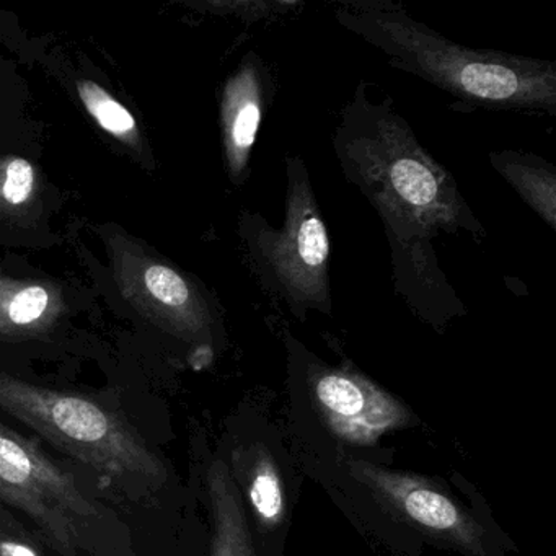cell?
Here are the masks:
<instances>
[{"label": "cell", "instance_id": "7a4b0ae2", "mask_svg": "<svg viewBox=\"0 0 556 556\" xmlns=\"http://www.w3.org/2000/svg\"><path fill=\"white\" fill-rule=\"evenodd\" d=\"M337 21L382 51L390 66L426 80L465 105L556 115L555 63L462 47L386 0L341 2Z\"/></svg>", "mask_w": 556, "mask_h": 556}, {"label": "cell", "instance_id": "4fadbf2b", "mask_svg": "<svg viewBox=\"0 0 556 556\" xmlns=\"http://www.w3.org/2000/svg\"><path fill=\"white\" fill-rule=\"evenodd\" d=\"M146 286L152 298L167 307L180 308L190 304V286L174 269L167 266L152 265L144 275Z\"/></svg>", "mask_w": 556, "mask_h": 556}, {"label": "cell", "instance_id": "277c9868", "mask_svg": "<svg viewBox=\"0 0 556 556\" xmlns=\"http://www.w3.org/2000/svg\"><path fill=\"white\" fill-rule=\"evenodd\" d=\"M0 409L118 483L157 488L167 478L164 462L141 435L116 413L86 396L0 374Z\"/></svg>", "mask_w": 556, "mask_h": 556}, {"label": "cell", "instance_id": "8fae6325", "mask_svg": "<svg viewBox=\"0 0 556 556\" xmlns=\"http://www.w3.org/2000/svg\"><path fill=\"white\" fill-rule=\"evenodd\" d=\"M233 465L260 526L263 529L278 527L286 516V496L275 458L263 445H253L236 452Z\"/></svg>", "mask_w": 556, "mask_h": 556}, {"label": "cell", "instance_id": "2e32d148", "mask_svg": "<svg viewBox=\"0 0 556 556\" xmlns=\"http://www.w3.org/2000/svg\"><path fill=\"white\" fill-rule=\"evenodd\" d=\"M0 556H40L30 542L18 536L0 535Z\"/></svg>", "mask_w": 556, "mask_h": 556}, {"label": "cell", "instance_id": "5bb4252c", "mask_svg": "<svg viewBox=\"0 0 556 556\" xmlns=\"http://www.w3.org/2000/svg\"><path fill=\"white\" fill-rule=\"evenodd\" d=\"M48 304H50V295L41 286H28L22 289L12 301L8 320L17 327L37 324L47 314Z\"/></svg>", "mask_w": 556, "mask_h": 556}, {"label": "cell", "instance_id": "3957f363", "mask_svg": "<svg viewBox=\"0 0 556 556\" xmlns=\"http://www.w3.org/2000/svg\"><path fill=\"white\" fill-rule=\"evenodd\" d=\"M285 223L269 226L258 213L240 219L250 269L260 286L278 298L295 318L308 312L333 314L330 289L331 242L315 198L307 165L299 155L286 157Z\"/></svg>", "mask_w": 556, "mask_h": 556}, {"label": "cell", "instance_id": "e0dca14e", "mask_svg": "<svg viewBox=\"0 0 556 556\" xmlns=\"http://www.w3.org/2000/svg\"><path fill=\"white\" fill-rule=\"evenodd\" d=\"M211 359H213V350L210 346H201L193 354L191 363H193L194 369H203L204 366L211 363Z\"/></svg>", "mask_w": 556, "mask_h": 556}, {"label": "cell", "instance_id": "8992f818", "mask_svg": "<svg viewBox=\"0 0 556 556\" xmlns=\"http://www.w3.org/2000/svg\"><path fill=\"white\" fill-rule=\"evenodd\" d=\"M351 475L396 516L470 555H484L483 527L444 491L418 475L350 462Z\"/></svg>", "mask_w": 556, "mask_h": 556}, {"label": "cell", "instance_id": "5b68a950", "mask_svg": "<svg viewBox=\"0 0 556 556\" xmlns=\"http://www.w3.org/2000/svg\"><path fill=\"white\" fill-rule=\"evenodd\" d=\"M0 501L27 514L61 556L76 555L83 530L100 517L99 507L73 475L4 425H0Z\"/></svg>", "mask_w": 556, "mask_h": 556}, {"label": "cell", "instance_id": "9a60e30c", "mask_svg": "<svg viewBox=\"0 0 556 556\" xmlns=\"http://www.w3.org/2000/svg\"><path fill=\"white\" fill-rule=\"evenodd\" d=\"M34 167L25 159H15L8 167L4 197L11 204H22L30 197L34 188Z\"/></svg>", "mask_w": 556, "mask_h": 556}, {"label": "cell", "instance_id": "30bf717a", "mask_svg": "<svg viewBox=\"0 0 556 556\" xmlns=\"http://www.w3.org/2000/svg\"><path fill=\"white\" fill-rule=\"evenodd\" d=\"M490 162L520 200L555 230L556 168L542 157L516 151L491 152Z\"/></svg>", "mask_w": 556, "mask_h": 556}, {"label": "cell", "instance_id": "ba28073f", "mask_svg": "<svg viewBox=\"0 0 556 556\" xmlns=\"http://www.w3.org/2000/svg\"><path fill=\"white\" fill-rule=\"evenodd\" d=\"M271 96L268 66L250 51L227 80L220 103L227 170L237 185L245 184L249 178L250 159Z\"/></svg>", "mask_w": 556, "mask_h": 556}, {"label": "cell", "instance_id": "52a82bcc", "mask_svg": "<svg viewBox=\"0 0 556 556\" xmlns=\"http://www.w3.org/2000/svg\"><path fill=\"white\" fill-rule=\"evenodd\" d=\"M311 383L325 425L350 444H374L412 421L402 402L353 370L315 366Z\"/></svg>", "mask_w": 556, "mask_h": 556}, {"label": "cell", "instance_id": "6da1fadb", "mask_svg": "<svg viewBox=\"0 0 556 556\" xmlns=\"http://www.w3.org/2000/svg\"><path fill=\"white\" fill-rule=\"evenodd\" d=\"M341 172L369 201L386 229L396 294L429 324L465 314L439 268L432 240L484 236L457 181L416 139L389 96L361 80L333 132Z\"/></svg>", "mask_w": 556, "mask_h": 556}, {"label": "cell", "instance_id": "7c38bea8", "mask_svg": "<svg viewBox=\"0 0 556 556\" xmlns=\"http://www.w3.org/2000/svg\"><path fill=\"white\" fill-rule=\"evenodd\" d=\"M80 99L86 103L90 115L110 135L126 136L136 129V119L122 103L109 96L92 80H83L77 86Z\"/></svg>", "mask_w": 556, "mask_h": 556}, {"label": "cell", "instance_id": "9c48e42d", "mask_svg": "<svg viewBox=\"0 0 556 556\" xmlns=\"http://www.w3.org/2000/svg\"><path fill=\"white\" fill-rule=\"evenodd\" d=\"M207 490L214 517L213 556H255L239 488L224 462L211 465Z\"/></svg>", "mask_w": 556, "mask_h": 556}]
</instances>
